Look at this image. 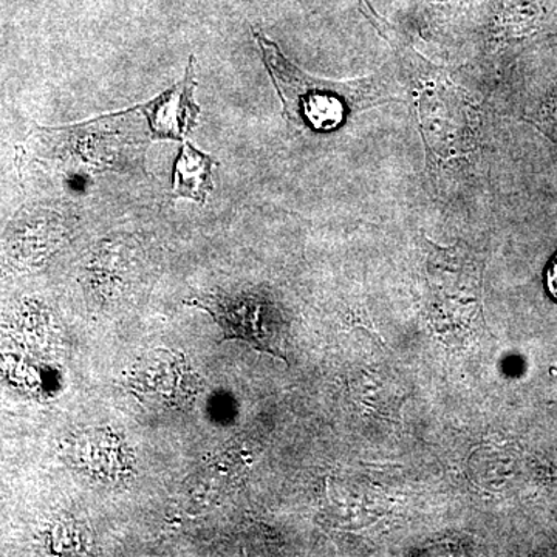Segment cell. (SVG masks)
Listing matches in <instances>:
<instances>
[{"mask_svg": "<svg viewBox=\"0 0 557 557\" xmlns=\"http://www.w3.org/2000/svg\"><path fill=\"white\" fill-rule=\"evenodd\" d=\"M252 36L281 98L285 119L299 129L329 134L339 129L354 113L395 101L383 75L343 83L318 78L293 64L258 28H252Z\"/></svg>", "mask_w": 557, "mask_h": 557, "instance_id": "1", "label": "cell"}, {"mask_svg": "<svg viewBox=\"0 0 557 557\" xmlns=\"http://www.w3.org/2000/svg\"><path fill=\"white\" fill-rule=\"evenodd\" d=\"M185 304L207 311L223 330V338L245 341L287 362V322L271 300L258 295H200Z\"/></svg>", "mask_w": 557, "mask_h": 557, "instance_id": "2", "label": "cell"}, {"mask_svg": "<svg viewBox=\"0 0 557 557\" xmlns=\"http://www.w3.org/2000/svg\"><path fill=\"white\" fill-rule=\"evenodd\" d=\"M197 81L194 75V57L189 58L185 78L164 90L146 104L138 106L149 123L153 139H175L182 141L199 124L200 108L194 101Z\"/></svg>", "mask_w": 557, "mask_h": 557, "instance_id": "3", "label": "cell"}, {"mask_svg": "<svg viewBox=\"0 0 557 557\" xmlns=\"http://www.w3.org/2000/svg\"><path fill=\"white\" fill-rule=\"evenodd\" d=\"M218 160L194 148L189 141L183 143L175 160L174 178H172V199H189L207 203L208 196L214 189L212 168Z\"/></svg>", "mask_w": 557, "mask_h": 557, "instance_id": "4", "label": "cell"}, {"mask_svg": "<svg viewBox=\"0 0 557 557\" xmlns=\"http://www.w3.org/2000/svg\"><path fill=\"white\" fill-rule=\"evenodd\" d=\"M545 287H547L548 295L557 302V252L549 260L547 270H545Z\"/></svg>", "mask_w": 557, "mask_h": 557, "instance_id": "5", "label": "cell"}]
</instances>
